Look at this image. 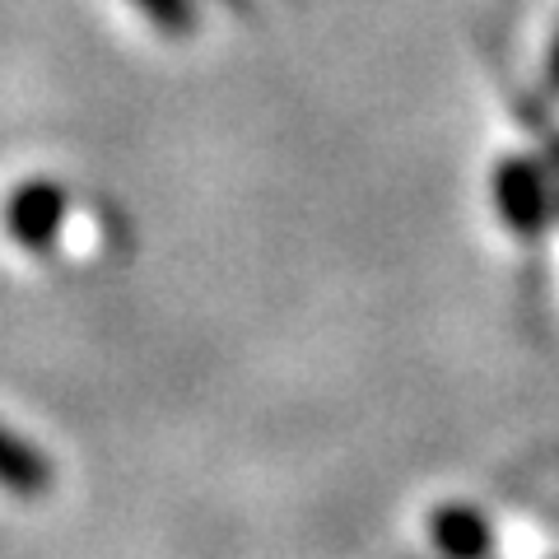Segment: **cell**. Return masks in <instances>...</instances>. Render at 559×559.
I'll use <instances>...</instances> for the list:
<instances>
[{
	"mask_svg": "<svg viewBox=\"0 0 559 559\" xmlns=\"http://www.w3.org/2000/svg\"><path fill=\"white\" fill-rule=\"evenodd\" d=\"M66 219V197L57 182H24L5 205V229L24 248H47Z\"/></svg>",
	"mask_w": 559,
	"mask_h": 559,
	"instance_id": "6da1fadb",
	"label": "cell"
},
{
	"mask_svg": "<svg viewBox=\"0 0 559 559\" xmlns=\"http://www.w3.org/2000/svg\"><path fill=\"white\" fill-rule=\"evenodd\" d=\"M0 489L14 499H43L51 489V462L5 425H0Z\"/></svg>",
	"mask_w": 559,
	"mask_h": 559,
	"instance_id": "7a4b0ae2",
	"label": "cell"
},
{
	"mask_svg": "<svg viewBox=\"0 0 559 559\" xmlns=\"http://www.w3.org/2000/svg\"><path fill=\"white\" fill-rule=\"evenodd\" d=\"M499 201H503V215L513 219V229H536L540 187H536V173L532 168H509V173H503Z\"/></svg>",
	"mask_w": 559,
	"mask_h": 559,
	"instance_id": "3957f363",
	"label": "cell"
},
{
	"mask_svg": "<svg viewBox=\"0 0 559 559\" xmlns=\"http://www.w3.org/2000/svg\"><path fill=\"white\" fill-rule=\"evenodd\" d=\"M439 540H443V550H452L457 559H476L485 550V522H476L471 513H439Z\"/></svg>",
	"mask_w": 559,
	"mask_h": 559,
	"instance_id": "277c9868",
	"label": "cell"
},
{
	"mask_svg": "<svg viewBox=\"0 0 559 559\" xmlns=\"http://www.w3.org/2000/svg\"><path fill=\"white\" fill-rule=\"evenodd\" d=\"M140 14H150V24H159L164 33H187L197 24V10L191 0H131Z\"/></svg>",
	"mask_w": 559,
	"mask_h": 559,
	"instance_id": "5b68a950",
	"label": "cell"
},
{
	"mask_svg": "<svg viewBox=\"0 0 559 559\" xmlns=\"http://www.w3.org/2000/svg\"><path fill=\"white\" fill-rule=\"evenodd\" d=\"M546 80H550V90H559V33H555V43H550V61H546Z\"/></svg>",
	"mask_w": 559,
	"mask_h": 559,
	"instance_id": "8992f818",
	"label": "cell"
}]
</instances>
